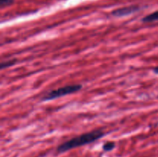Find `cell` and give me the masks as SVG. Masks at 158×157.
<instances>
[{"mask_svg":"<svg viewBox=\"0 0 158 157\" xmlns=\"http://www.w3.org/2000/svg\"><path fill=\"white\" fill-rule=\"evenodd\" d=\"M104 135V132L100 130V129L90 131L89 132L83 133L82 135H78V136L74 137V138L63 143V144L60 145L57 148V151L59 152H64L72 149H74V148L79 147V146L89 144V143L95 142L96 140L102 138Z\"/></svg>","mask_w":158,"mask_h":157,"instance_id":"6da1fadb","label":"cell"},{"mask_svg":"<svg viewBox=\"0 0 158 157\" xmlns=\"http://www.w3.org/2000/svg\"><path fill=\"white\" fill-rule=\"evenodd\" d=\"M154 73H156V74H158V66H157L156 68H154Z\"/></svg>","mask_w":158,"mask_h":157,"instance_id":"ba28073f","label":"cell"},{"mask_svg":"<svg viewBox=\"0 0 158 157\" xmlns=\"http://www.w3.org/2000/svg\"><path fill=\"white\" fill-rule=\"evenodd\" d=\"M82 87H83L82 85L80 84L63 86V87L58 88L56 89H53V90L47 92L46 95H43L42 100L43 101H49V100L58 99L60 97L65 96L66 95H69V94L78 92V91H80L82 89Z\"/></svg>","mask_w":158,"mask_h":157,"instance_id":"7a4b0ae2","label":"cell"},{"mask_svg":"<svg viewBox=\"0 0 158 157\" xmlns=\"http://www.w3.org/2000/svg\"><path fill=\"white\" fill-rule=\"evenodd\" d=\"M16 62V59H11V60H6V61L2 62L0 65L1 66V69H4L6 68H9L10 66H14Z\"/></svg>","mask_w":158,"mask_h":157,"instance_id":"5b68a950","label":"cell"},{"mask_svg":"<svg viewBox=\"0 0 158 157\" xmlns=\"http://www.w3.org/2000/svg\"><path fill=\"white\" fill-rule=\"evenodd\" d=\"M13 2L14 0H0V6H1L2 8H3L5 6H8L11 5Z\"/></svg>","mask_w":158,"mask_h":157,"instance_id":"52a82bcc","label":"cell"},{"mask_svg":"<svg viewBox=\"0 0 158 157\" xmlns=\"http://www.w3.org/2000/svg\"><path fill=\"white\" fill-rule=\"evenodd\" d=\"M157 20H158V11H156V12L150 14V15H146L142 19V22H151L157 21Z\"/></svg>","mask_w":158,"mask_h":157,"instance_id":"277c9868","label":"cell"},{"mask_svg":"<svg viewBox=\"0 0 158 157\" xmlns=\"http://www.w3.org/2000/svg\"><path fill=\"white\" fill-rule=\"evenodd\" d=\"M140 9V7L137 6H127V7L120 8V9H116V10L113 11L112 15L116 17H121L125 16V15H131V14L134 13V12H137Z\"/></svg>","mask_w":158,"mask_h":157,"instance_id":"3957f363","label":"cell"},{"mask_svg":"<svg viewBox=\"0 0 158 157\" xmlns=\"http://www.w3.org/2000/svg\"><path fill=\"white\" fill-rule=\"evenodd\" d=\"M115 148V143L114 142H107L105 143L103 146V149L106 152H109V151L113 150Z\"/></svg>","mask_w":158,"mask_h":157,"instance_id":"8992f818","label":"cell"}]
</instances>
